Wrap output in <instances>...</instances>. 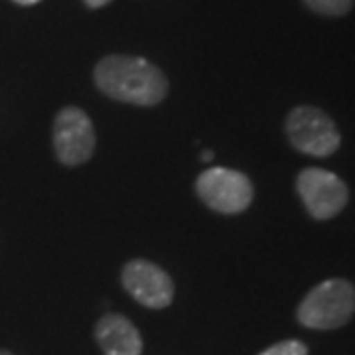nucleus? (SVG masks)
<instances>
[{"mask_svg":"<svg viewBox=\"0 0 355 355\" xmlns=\"http://www.w3.org/2000/svg\"><path fill=\"white\" fill-rule=\"evenodd\" d=\"M95 83L114 101L139 107L158 105L168 93L164 73L142 58L107 55L95 67Z\"/></svg>","mask_w":355,"mask_h":355,"instance_id":"f257e3e1","label":"nucleus"},{"mask_svg":"<svg viewBox=\"0 0 355 355\" xmlns=\"http://www.w3.org/2000/svg\"><path fill=\"white\" fill-rule=\"evenodd\" d=\"M355 312V288L342 279H331L308 292L298 308V322L312 330H334Z\"/></svg>","mask_w":355,"mask_h":355,"instance_id":"f03ea898","label":"nucleus"},{"mask_svg":"<svg viewBox=\"0 0 355 355\" xmlns=\"http://www.w3.org/2000/svg\"><path fill=\"white\" fill-rule=\"evenodd\" d=\"M292 146L316 158H326L340 148V132L328 114L316 107H296L286 119Z\"/></svg>","mask_w":355,"mask_h":355,"instance_id":"7ed1b4c3","label":"nucleus"},{"mask_svg":"<svg viewBox=\"0 0 355 355\" xmlns=\"http://www.w3.org/2000/svg\"><path fill=\"white\" fill-rule=\"evenodd\" d=\"M198 196L219 214H241L253 200L251 180L229 168H209L196 182Z\"/></svg>","mask_w":355,"mask_h":355,"instance_id":"20e7f679","label":"nucleus"},{"mask_svg":"<svg viewBox=\"0 0 355 355\" xmlns=\"http://www.w3.org/2000/svg\"><path fill=\"white\" fill-rule=\"evenodd\" d=\"M298 193L310 216L316 219H331L347 203V186L334 172L322 168H306L296 180Z\"/></svg>","mask_w":355,"mask_h":355,"instance_id":"39448f33","label":"nucleus"},{"mask_svg":"<svg viewBox=\"0 0 355 355\" xmlns=\"http://www.w3.org/2000/svg\"><path fill=\"white\" fill-rule=\"evenodd\" d=\"M53 146L64 164L87 162L95 150V130L87 114L76 107L60 111L53 123Z\"/></svg>","mask_w":355,"mask_h":355,"instance_id":"423d86ee","label":"nucleus"},{"mask_svg":"<svg viewBox=\"0 0 355 355\" xmlns=\"http://www.w3.org/2000/svg\"><path fill=\"white\" fill-rule=\"evenodd\" d=\"M123 284L127 292L142 306L166 308L174 298V284L160 266L148 261H130L123 270Z\"/></svg>","mask_w":355,"mask_h":355,"instance_id":"0eeeda50","label":"nucleus"},{"mask_svg":"<svg viewBox=\"0 0 355 355\" xmlns=\"http://www.w3.org/2000/svg\"><path fill=\"white\" fill-rule=\"evenodd\" d=\"M95 338L105 355H140L142 338L135 324L121 314H107L95 328Z\"/></svg>","mask_w":355,"mask_h":355,"instance_id":"6e6552de","label":"nucleus"},{"mask_svg":"<svg viewBox=\"0 0 355 355\" xmlns=\"http://www.w3.org/2000/svg\"><path fill=\"white\" fill-rule=\"evenodd\" d=\"M306 4L318 14L324 16H343L352 10L355 0H304Z\"/></svg>","mask_w":355,"mask_h":355,"instance_id":"1a4fd4ad","label":"nucleus"},{"mask_svg":"<svg viewBox=\"0 0 355 355\" xmlns=\"http://www.w3.org/2000/svg\"><path fill=\"white\" fill-rule=\"evenodd\" d=\"M261 355H308V347L298 340H286V342L270 345Z\"/></svg>","mask_w":355,"mask_h":355,"instance_id":"9d476101","label":"nucleus"},{"mask_svg":"<svg viewBox=\"0 0 355 355\" xmlns=\"http://www.w3.org/2000/svg\"><path fill=\"white\" fill-rule=\"evenodd\" d=\"M107 2H111V0H85V4L91 6V8H99V6H105Z\"/></svg>","mask_w":355,"mask_h":355,"instance_id":"9b49d317","label":"nucleus"},{"mask_svg":"<svg viewBox=\"0 0 355 355\" xmlns=\"http://www.w3.org/2000/svg\"><path fill=\"white\" fill-rule=\"evenodd\" d=\"M16 4H22V6H30V4H36L40 0H14Z\"/></svg>","mask_w":355,"mask_h":355,"instance_id":"f8f14e48","label":"nucleus"},{"mask_svg":"<svg viewBox=\"0 0 355 355\" xmlns=\"http://www.w3.org/2000/svg\"><path fill=\"white\" fill-rule=\"evenodd\" d=\"M211 158H214V153H211V150H205V153L202 154L203 162H207V160H211Z\"/></svg>","mask_w":355,"mask_h":355,"instance_id":"ddd939ff","label":"nucleus"},{"mask_svg":"<svg viewBox=\"0 0 355 355\" xmlns=\"http://www.w3.org/2000/svg\"><path fill=\"white\" fill-rule=\"evenodd\" d=\"M0 355H12V354H8V352H2V349H0Z\"/></svg>","mask_w":355,"mask_h":355,"instance_id":"4468645a","label":"nucleus"}]
</instances>
